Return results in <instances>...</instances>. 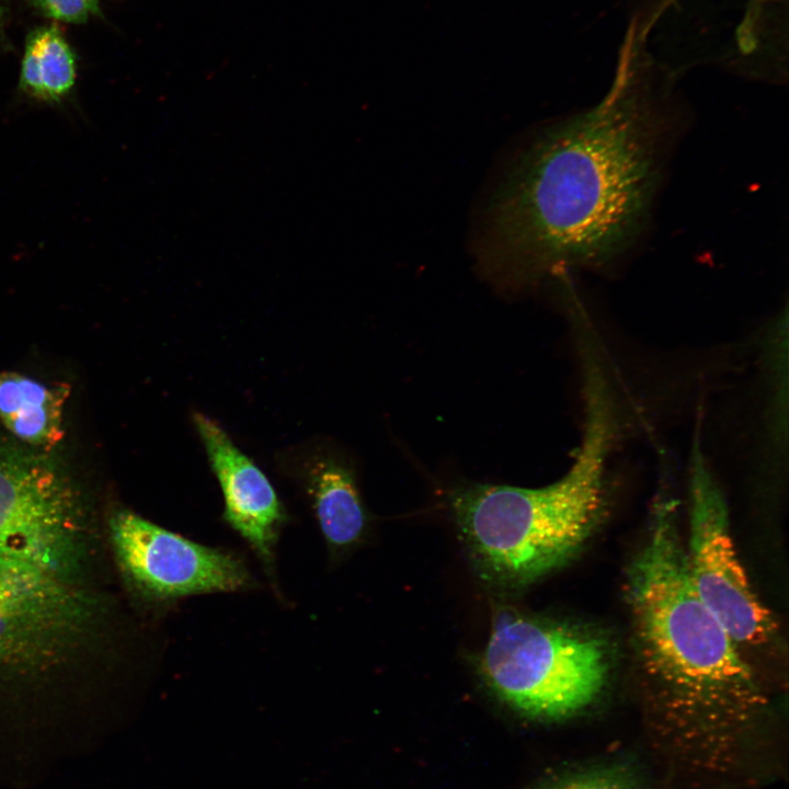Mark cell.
Wrapping results in <instances>:
<instances>
[{
  "instance_id": "1",
  "label": "cell",
  "mask_w": 789,
  "mask_h": 789,
  "mask_svg": "<svg viewBox=\"0 0 789 789\" xmlns=\"http://www.w3.org/2000/svg\"><path fill=\"white\" fill-rule=\"evenodd\" d=\"M674 132L665 105L622 84L546 130L491 202L479 244L483 274L521 288L625 254L645 228Z\"/></svg>"
},
{
  "instance_id": "2",
  "label": "cell",
  "mask_w": 789,
  "mask_h": 789,
  "mask_svg": "<svg viewBox=\"0 0 789 789\" xmlns=\"http://www.w3.org/2000/svg\"><path fill=\"white\" fill-rule=\"evenodd\" d=\"M625 596L658 743L694 771H727L767 697L694 586L674 501L653 507Z\"/></svg>"
},
{
  "instance_id": "3",
  "label": "cell",
  "mask_w": 789,
  "mask_h": 789,
  "mask_svg": "<svg viewBox=\"0 0 789 789\" xmlns=\"http://www.w3.org/2000/svg\"><path fill=\"white\" fill-rule=\"evenodd\" d=\"M584 428L574 462L541 488L474 483L456 489L451 508L482 574L519 587L568 563L605 512V469L617 434L614 396L593 352L583 353Z\"/></svg>"
},
{
  "instance_id": "4",
  "label": "cell",
  "mask_w": 789,
  "mask_h": 789,
  "mask_svg": "<svg viewBox=\"0 0 789 789\" xmlns=\"http://www.w3.org/2000/svg\"><path fill=\"white\" fill-rule=\"evenodd\" d=\"M479 668L488 687L519 713L554 721L599 698L610 651L594 633L508 609L495 617Z\"/></svg>"
},
{
  "instance_id": "5",
  "label": "cell",
  "mask_w": 789,
  "mask_h": 789,
  "mask_svg": "<svg viewBox=\"0 0 789 789\" xmlns=\"http://www.w3.org/2000/svg\"><path fill=\"white\" fill-rule=\"evenodd\" d=\"M88 552V510L50 455L0 441V558L77 583Z\"/></svg>"
},
{
  "instance_id": "6",
  "label": "cell",
  "mask_w": 789,
  "mask_h": 789,
  "mask_svg": "<svg viewBox=\"0 0 789 789\" xmlns=\"http://www.w3.org/2000/svg\"><path fill=\"white\" fill-rule=\"evenodd\" d=\"M688 572L710 610L737 644L769 641L776 624L754 592L737 558L722 491L696 441L689 472Z\"/></svg>"
},
{
  "instance_id": "7",
  "label": "cell",
  "mask_w": 789,
  "mask_h": 789,
  "mask_svg": "<svg viewBox=\"0 0 789 789\" xmlns=\"http://www.w3.org/2000/svg\"><path fill=\"white\" fill-rule=\"evenodd\" d=\"M92 617L77 583L0 558V673L36 672L61 661Z\"/></svg>"
},
{
  "instance_id": "8",
  "label": "cell",
  "mask_w": 789,
  "mask_h": 789,
  "mask_svg": "<svg viewBox=\"0 0 789 789\" xmlns=\"http://www.w3.org/2000/svg\"><path fill=\"white\" fill-rule=\"evenodd\" d=\"M118 567L129 585L155 602L248 587L251 576L233 554L190 540L121 510L110 519Z\"/></svg>"
},
{
  "instance_id": "9",
  "label": "cell",
  "mask_w": 789,
  "mask_h": 789,
  "mask_svg": "<svg viewBox=\"0 0 789 789\" xmlns=\"http://www.w3.org/2000/svg\"><path fill=\"white\" fill-rule=\"evenodd\" d=\"M193 421L222 491L226 522L271 569L286 518L273 485L216 421L201 413Z\"/></svg>"
},
{
  "instance_id": "10",
  "label": "cell",
  "mask_w": 789,
  "mask_h": 789,
  "mask_svg": "<svg viewBox=\"0 0 789 789\" xmlns=\"http://www.w3.org/2000/svg\"><path fill=\"white\" fill-rule=\"evenodd\" d=\"M304 482L329 549L343 552L365 534L367 513L352 468L340 457L320 454L305 466Z\"/></svg>"
},
{
  "instance_id": "11",
  "label": "cell",
  "mask_w": 789,
  "mask_h": 789,
  "mask_svg": "<svg viewBox=\"0 0 789 789\" xmlns=\"http://www.w3.org/2000/svg\"><path fill=\"white\" fill-rule=\"evenodd\" d=\"M67 382L45 384L15 371H0V421L19 443L52 451L64 437Z\"/></svg>"
},
{
  "instance_id": "12",
  "label": "cell",
  "mask_w": 789,
  "mask_h": 789,
  "mask_svg": "<svg viewBox=\"0 0 789 789\" xmlns=\"http://www.w3.org/2000/svg\"><path fill=\"white\" fill-rule=\"evenodd\" d=\"M77 81V59L56 25L33 30L26 37L19 89L28 99L47 105L68 100Z\"/></svg>"
},
{
  "instance_id": "13",
  "label": "cell",
  "mask_w": 789,
  "mask_h": 789,
  "mask_svg": "<svg viewBox=\"0 0 789 789\" xmlns=\"http://www.w3.org/2000/svg\"><path fill=\"white\" fill-rule=\"evenodd\" d=\"M538 789H645V786L630 764L613 762L567 773Z\"/></svg>"
},
{
  "instance_id": "14",
  "label": "cell",
  "mask_w": 789,
  "mask_h": 789,
  "mask_svg": "<svg viewBox=\"0 0 789 789\" xmlns=\"http://www.w3.org/2000/svg\"><path fill=\"white\" fill-rule=\"evenodd\" d=\"M102 0H30L42 15L56 21L80 24L100 12Z\"/></svg>"
},
{
  "instance_id": "15",
  "label": "cell",
  "mask_w": 789,
  "mask_h": 789,
  "mask_svg": "<svg viewBox=\"0 0 789 789\" xmlns=\"http://www.w3.org/2000/svg\"><path fill=\"white\" fill-rule=\"evenodd\" d=\"M8 14V0H0V44L5 39V23Z\"/></svg>"
}]
</instances>
